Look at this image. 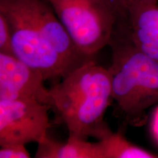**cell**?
I'll return each mask as SVG.
<instances>
[{
    "label": "cell",
    "mask_w": 158,
    "mask_h": 158,
    "mask_svg": "<svg viewBox=\"0 0 158 158\" xmlns=\"http://www.w3.org/2000/svg\"><path fill=\"white\" fill-rule=\"evenodd\" d=\"M51 109L66 125L69 135L100 141L111 133L105 114L112 98L108 69L94 60L85 63L50 89Z\"/></svg>",
    "instance_id": "1"
},
{
    "label": "cell",
    "mask_w": 158,
    "mask_h": 158,
    "mask_svg": "<svg viewBox=\"0 0 158 158\" xmlns=\"http://www.w3.org/2000/svg\"><path fill=\"white\" fill-rule=\"evenodd\" d=\"M112 98L126 121L141 126L147 110L158 104V64L138 48L122 23L116 24L109 44Z\"/></svg>",
    "instance_id": "2"
},
{
    "label": "cell",
    "mask_w": 158,
    "mask_h": 158,
    "mask_svg": "<svg viewBox=\"0 0 158 158\" xmlns=\"http://www.w3.org/2000/svg\"><path fill=\"white\" fill-rule=\"evenodd\" d=\"M0 13L9 23L17 58L41 71L46 80L62 78L72 72L45 39L33 0H0Z\"/></svg>",
    "instance_id": "3"
},
{
    "label": "cell",
    "mask_w": 158,
    "mask_h": 158,
    "mask_svg": "<svg viewBox=\"0 0 158 158\" xmlns=\"http://www.w3.org/2000/svg\"><path fill=\"white\" fill-rule=\"evenodd\" d=\"M78 50L94 59L109 44L118 17L103 0H48Z\"/></svg>",
    "instance_id": "4"
},
{
    "label": "cell",
    "mask_w": 158,
    "mask_h": 158,
    "mask_svg": "<svg viewBox=\"0 0 158 158\" xmlns=\"http://www.w3.org/2000/svg\"><path fill=\"white\" fill-rule=\"evenodd\" d=\"M50 109L35 100H0V146L42 141L51 125Z\"/></svg>",
    "instance_id": "5"
},
{
    "label": "cell",
    "mask_w": 158,
    "mask_h": 158,
    "mask_svg": "<svg viewBox=\"0 0 158 158\" xmlns=\"http://www.w3.org/2000/svg\"><path fill=\"white\" fill-rule=\"evenodd\" d=\"M39 70L31 68L14 55L0 53V100H35L51 108L50 89Z\"/></svg>",
    "instance_id": "6"
},
{
    "label": "cell",
    "mask_w": 158,
    "mask_h": 158,
    "mask_svg": "<svg viewBox=\"0 0 158 158\" xmlns=\"http://www.w3.org/2000/svg\"><path fill=\"white\" fill-rule=\"evenodd\" d=\"M123 24L138 48L158 64V5L145 3L130 10Z\"/></svg>",
    "instance_id": "7"
},
{
    "label": "cell",
    "mask_w": 158,
    "mask_h": 158,
    "mask_svg": "<svg viewBox=\"0 0 158 158\" xmlns=\"http://www.w3.org/2000/svg\"><path fill=\"white\" fill-rule=\"evenodd\" d=\"M35 157L37 158H104L100 141L89 142L86 139L69 135L65 143L47 135L37 143Z\"/></svg>",
    "instance_id": "8"
},
{
    "label": "cell",
    "mask_w": 158,
    "mask_h": 158,
    "mask_svg": "<svg viewBox=\"0 0 158 158\" xmlns=\"http://www.w3.org/2000/svg\"><path fill=\"white\" fill-rule=\"evenodd\" d=\"M100 141L104 158H157L158 154L130 142L120 132L108 134Z\"/></svg>",
    "instance_id": "9"
},
{
    "label": "cell",
    "mask_w": 158,
    "mask_h": 158,
    "mask_svg": "<svg viewBox=\"0 0 158 158\" xmlns=\"http://www.w3.org/2000/svg\"><path fill=\"white\" fill-rule=\"evenodd\" d=\"M114 11L118 19L126 16L129 12L136 6L145 3H157L158 0H103Z\"/></svg>",
    "instance_id": "10"
},
{
    "label": "cell",
    "mask_w": 158,
    "mask_h": 158,
    "mask_svg": "<svg viewBox=\"0 0 158 158\" xmlns=\"http://www.w3.org/2000/svg\"><path fill=\"white\" fill-rule=\"evenodd\" d=\"M0 53L14 55L10 28L7 19L1 13H0Z\"/></svg>",
    "instance_id": "11"
},
{
    "label": "cell",
    "mask_w": 158,
    "mask_h": 158,
    "mask_svg": "<svg viewBox=\"0 0 158 158\" xmlns=\"http://www.w3.org/2000/svg\"><path fill=\"white\" fill-rule=\"evenodd\" d=\"M26 145L23 144H13L4 146L0 149L1 158H29L30 154L26 149Z\"/></svg>",
    "instance_id": "12"
},
{
    "label": "cell",
    "mask_w": 158,
    "mask_h": 158,
    "mask_svg": "<svg viewBox=\"0 0 158 158\" xmlns=\"http://www.w3.org/2000/svg\"><path fill=\"white\" fill-rule=\"evenodd\" d=\"M150 133L154 141L158 146V105L154 109L152 114L149 124Z\"/></svg>",
    "instance_id": "13"
}]
</instances>
